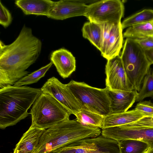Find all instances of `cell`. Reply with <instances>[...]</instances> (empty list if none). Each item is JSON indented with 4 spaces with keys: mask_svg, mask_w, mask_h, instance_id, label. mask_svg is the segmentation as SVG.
<instances>
[{
    "mask_svg": "<svg viewBox=\"0 0 153 153\" xmlns=\"http://www.w3.org/2000/svg\"><path fill=\"white\" fill-rule=\"evenodd\" d=\"M123 30L121 22L113 26L102 56L107 60L119 55L123 43Z\"/></svg>",
    "mask_w": 153,
    "mask_h": 153,
    "instance_id": "e0dca14e",
    "label": "cell"
},
{
    "mask_svg": "<svg viewBox=\"0 0 153 153\" xmlns=\"http://www.w3.org/2000/svg\"><path fill=\"white\" fill-rule=\"evenodd\" d=\"M101 134L118 141L126 139L141 140L153 149V128L124 125L102 129Z\"/></svg>",
    "mask_w": 153,
    "mask_h": 153,
    "instance_id": "9c48e42d",
    "label": "cell"
},
{
    "mask_svg": "<svg viewBox=\"0 0 153 153\" xmlns=\"http://www.w3.org/2000/svg\"></svg>",
    "mask_w": 153,
    "mask_h": 153,
    "instance_id": "d590c367",
    "label": "cell"
},
{
    "mask_svg": "<svg viewBox=\"0 0 153 153\" xmlns=\"http://www.w3.org/2000/svg\"><path fill=\"white\" fill-rule=\"evenodd\" d=\"M135 109L140 112L145 117L153 116V103L150 101H144L139 102Z\"/></svg>",
    "mask_w": 153,
    "mask_h": 153,
    "instance_id": "484cf974",
    "label": "cell"
},
{
    "mask_svg": "<svg viewBox=\"0 0 153 153\" xmlns=\"http://www.w3.org/2000/svg\"><path fill=\"white\" fill-rule=\"evenodd\" d=\"M147 152V153H153V149L151 148H149Z\"/></svg>",
    "mask_w": 153,
    "mask_h": 153,
    "instance_id": "1f68e13d",
    "label": "cell"
},
{
    "mask_svg": "<svg viewBox=\"0 0 153 153\" xmlns=\"http://www.w3.org/2000/svg\"><path fill=\"white\" fill-rule=\"evenodd\" d=\"M107 89L110 103L109 114L127 111L136 102L138 94L135 90L126 91Z\"/></svg>",
    "mask_w": 153,
    "mask_h": 153,
    "instance_id": "4fadbf2b",
    "label": "cell"
},
{
    "mask_svg": "<svg viewBox=\"0 0 153 153\" xmlns=\"http://www.w3.org/2000/svg\"><path fill=\"white\" fill-rule=\"evenodd\" d=\"M102 135L96 137L82 139L49 153H102L109 150L101 141Z\"/></svg>",
    "mask_w": 153,
    "mask_h": 153,
    "instance_id": "7c38bea8",
    "label": "cell"
},
{
    "mask_svg": "<svg viewBox=\"0 0 153 153\" xmlns=\"http://www.w3.org/2000/svg\"><path fill=\"white\" fill-rule=\"evenodd\" d=\"M123 38L139 39L153 35V21L132 25L126 29L123 34Z\"/></svg>",
    "mask_w": 153,
    "mask_h": 153,
    "instance_id": "44dd1931",
    "label": "cell"
},
{
    "mask_svg": "<svg viewBox=\"0 0 153 153\" xmlns=\"http://www.w3.org/2000/svg\"><path fill=\"white\" fill-rule=\"evenodd\" d=\"M125 125L129 126L153 128V116L144 117L135 122Z\"/></svg>",
    "mask_w": 153,
    "mask_h": 153,
    "instance_id": "f1b7e54d",
    "label": "cell"
},
{
    "mask_svg": "<svg viewBox=\"0 0 153 153\" xmlns=\"http://www.w3.org/2000/svg\"><path fill=\"white\" fill-rule=\"evenodd\" d=\"M67 85L83 107L104 117L110 114V103L106 87L97 88L73 80Z\"/></svg>",
    "mask_w": 153,
    "mask_h": 153,
    "instance_id": "8992f818",
    "label": "cell"
},
{
    "mask_svg": "<svg viewBox=\"0 0 153 153\" xmlns=\"http://www.w3.org/2000/svg\"><path fill=\"white\" fill-rule=\"evenodd\" d=\"M75 115L76 120L84 126L102 129L103 126L104 116L92 112L82 107Z\"/></svg>",
    "mask_w": 153,
    "mask_h": 153,
    "instance_id": "ffe728a7",
    "label": "cell"
},
{
    "mask_svg": "<svg viewBox=\"0 0 153 153\" xmlns=\"http://www.w3.org/2000/svg\"><path fill=\"white\" fill-rule=\"evenodd\" d=\"M142 83V87L136 97V102L141 101L147 97H153V69L150 68Z\"/></svg>",
    "mask_w": 153,
    "mask_h": 153,
    "instance_id": "d4e9b609",
    "label": "cell"
},
{
    "mask_svg": "<svg viewBox=\"0 0 153 153\" xmlns=\"http://www.w3.org/2000/svg\"><path fill=\"white\" fill-rule=\"evenodd\" d=\"M82 32L83 37L88 40L100 51L102 41V24L89 21L84 24Z\"/></svg>",
    "mask_w": 153,
    "mask_h": 153,
    "instance_id": "d6986e66",
    "label": "cell"
},
{
    "mask_svg": "<svg viewBox=\"0 0 153 153\" xmlns=\"http://www.w3.org/2000/svg\"><path fill=\"white\" fill-rule=\"evenodd\" d=\"M145 153H147V152H146Z\"/></svg>",
    "mask_w": 153,
    "mask_h": 153,
    "instance_id": "e575fe53",
    "label": "cell"
},
{
    "mask_svg": "<svg viewBox=\"0 0 153 153\" xmlns=\"http://www.w3.org/2000/svg\"><path fill=\"white\" fill-rule=\"evenodd\" d=\"M102 153H113L111 152H104Z\"/></svg>",
    "mask_w": 153,
    "mask_h": 153,
    "instance_id": "d6a6232c",
    "label": "cell"
},
{
    "mask_svg": "<svg viewBox=\"0 0 153 153\" xmlns=\"http://www.w3.org/2000/svg\"><path fill=\"white\" fill-rule=\"evenodd\" d=\"M88 5L79 0H61L55 1L48 17L57 20L70 18L85 16Z\"/></svg>",
    "mask_w": 153,
    "mask_h": 153,
    "instance_id": "8fae6325",
    "label": "cell"
},
{
    "mask_svg": "<svg viewBox=\"0 0 153 153\" xmlns=\"http://www.w3.org/2000/svg\"><path fill=\"white\" fill-rule=\"evenodd\" d=\"M120 153H145L150 148L146 143L135 139L118 141Z\"/></svg>",
    "mask_w": 153,
    "mask_h": 153,
    "instance_id": "7402d4cb",
    "label": "cell"
},
{
    "mask_svg": "<svg viewBox=\"0 0 153 153\" xmlns=\"http://www.w3.org/2000/svg\"><path fill=\"white\" fill-rule=\"evenodd\" d=\"M120 56L134 90L139 92L152 64L146 57L144 50L130 38H126L125 40Z\"/></svg>",
    "mask_w": 153,
    "mask_h": 153,
    "instance_id": "5b68a950",
    "label": "cell"
},
{
    "mask_svg": "<svg viewBox=\"0 0 153 153\" xmlns=\"http://www.w3.org/2000/svg\"><path fill=\"white\" fill-rule=\"evenodd\" d=\"M132 39L144 50L153 48V37L152 36Z\"/></svg>",
    "mask_w": 153,
    "mask_h": 153,
    "instance_id": "f546056e",
    "label": "cell"
},
{
    "mask_svg": "<svg viewBox=\"0 0 153 153\" xmlns=\"http://www.w3.org/2000/svg\"><path fill=\"white\" fill-rule=\"evenodd\" d=\"M105 70L106 88L111 90L126 91L134 90L120 55L107 60Z\"/></svg>",
    "mask_w": 153,
    "mask_h": 153,
    "instance_id": "30bf717a",
    "label": "cell"
},
{
    "mask_svg": "<svg viewBox=\"0 0 153 153\" xmlns=\"http://www.w3.org/2000/svg\"><path fill=\"white\" fill-rule=\"evenodd\" d=\"M151 36L153 37V35L152 36Z\"/></svg>",
    "mask_w": 153,
    "mask_h": 153,
    "instance_id": "836d02e7",
    "label": "cell"
},
{
    "mask_svg": "<svg viewBox=\"0 0 153 153\" xmlns=\"http://www.w3.org/2000/svg\"><path fill=\"white\" fill-rule=\"evenodd\" d=\"M42 93L41 88L26 85L0 88V128L15 125L26 118L28 110Z\"/></svg>",
    "mask_w": 153,
    "mask_h": 153,
    "instance_id": "7a4b0ae2",
    "label": "cell"
},
{
    "mask_svg": "<svg viewBox=\"0 0 153 153\" xmlns=\"http://www.w3.org/2000/svg\"><path fill=\"white\" fill-rule=\"evenodd\" d=\"M42 47L41 40L25 25L11 44L6 45L0 40V89L13 85L28 74L26 70L38 58Z\"/></svg>",
    "mask_w": 153,
    "mask_h": 153,
    "instance_id": "6da1fadb",
    "label": "cell"
},
{
    "mask_svg": "<svg viewBox=\"0 0 153 153\" xmlns=\"http://www.w3.org/2000/svg\"><path fill=\"white\" fill-rule=\"evenodd\" d=\"M124 6L120 0L97 1L88 5L85 16L90 21L103 24H118L123 16Z\"/></svg>",
    "mask_w": 153,
    "mask_h": 153,
    "instance_id": "52a82bcc",
    "label": "cell"
},
{
    "mask_svg": "<svg viewBox=\"0 0 153 153\" xmlns=\"http://www.w3.org/2000/svg\"><path fill=\"white\" fill-rule=\"evenodd\" d=\"M29 114L31 125L45 130L70 120L71 114L52 96L43 92L33 103Z\"/></svg>",
    "mask_w": 153,
    "mask_h": 153,
    "instance_id": "277c9868",
    "label": "cell"
},
{
    "mask_svg": "<svg viewBox=\"0 0 153 153\" xmlns=\"http://www.w3.org/2000/svg\"><path fill=\"white\" fill-rule=\"evenodd\" d=\"M153 21V10L145 9L125 19L121 23L123 30L132 25Z\"/></svg>",
    "mask_w": 153,
    "mask_h": 153,
    "instance_id": "603a6c76",
    "label": "cell"
},
{
    "mask_svg": "<svg viewBox=\"0 0 153 153\" xmlns=\"http://www.w3.org/2000/svg\"><path fill=\"white\" fill-rule=\"evenodd\" d=\"M144 117L142 113L135 109L122 113L109 114L104 117L102 129L134 123Z\"/></svg>",
    "mask_w": 153,
    "mask_h": 153,
    "instance_id": "ac0fdd59",
    "label": "cell"
},
{
    "mask_svg": "<svg viewBox=\"0 0 153 153\" xmlns=\"http://www.w3.org/2000/svg\"><path fill=\"white\" fill-rule=\"evenodd\" d=\"M114 25L111 24H102L103 28L102 37L101 48L100 51L101 55L104 52L106 44L111 33V29Z\"/></svg>",
    "mask_w": 153,
    "mask_h": 153,
    "instance_id": "83f0119b",
    "label": "cell"
},
{
    "mask_svg": "<svg viewBox=\"0 0 153 153\" xmlns=\"http://www.w3.org/2000/svg\"><path fill=\"white\" fill-rule=\"evenodd\" d=\"M45 130L31 125L16 144L13 153H36L41 137Z\"/></svg>",
    "mask_w": 153,
    "mask_h": 153,
    "instance_id": "9a60e30c",
    "label": "cell"
},
{
    "mask_svg": "<svg viewBox=\"0 0 153 153\" xmlns=\"http://www.w3.org/2000/svg\"><path fill=\"white\" fill-rule=\"evenodd\" d=\"M12 20L11 14L9 10L0 1V24L4 28L8 27Z\"/></svg>",
    "mask_w": 153,
    "mask_h": 153,
    "instance_id": "4316f807",
    "label": "cell"
},
{
    "mask_svg": "<svg viewBox=\"0 0 153 153\" xmlns=\"http://www.w3.org/2000/svg\"><path fill=\"white\" fill-rule=\"evenodd\" d=\"M101 134L100 128L84 126L76 120L64 121L45 130L36 153H49L78 140Z\"/></svg>",
    "mask_w": 153,
    "mask_h": 153,
    "instance_id": "3957f363",
    "label": "cell"
},
{
    "mask_svg": "<svg viewBox=\"0 0 153 153\" xmlns=\"http://www.w3.org/2000/svg\"><path fill=\"white\" fill-rule=\"evenodd\" d=\"M51 62L49 63L39 69L28 74L16 82L14 85L15 86H20L30 85L38 82L43 77L46 72L53 64Z\"/></svg>",
    "mask_w": 153,
    "mask_h": 153,
    "instance_id": "cb8c5ba5",
    "label": "cell"
},
{
    "mask_svg": "<svg viewBox=\"0 0 153 153\" xmlns=\"http://www.w3.org/2000/svg\"><path fill=\"white\" fill-rule=\"evenodd\" d=\"M41 88L42 92L52 96L71 114L75 115L83 107L67 84L62 83L55 77L48 79Z\"/></svg>",
    "mask_w": 153,
    "mask_h": 153,
    "instance_id": "ba28073f",
    "label": "cell"
},
{
    "mask_svg": "<svg viewBox=\"0 0 153 153\" xmlns=\"http://www.w3.org/2000/svg\"><path fill=\"white\" fill-rule=\"evenodd\" d=\"M50 58L58 73L63 79L69 77L76 70L75 58L65 49L61 48L53 51Z\"/></svg>",
    "mask_w": 153,
    "mask_h": 153,
    "instance_id": "5bb4252c",
    "label": "cell"
},
{
    "mask_svg": "<svg viewBox=\"0 0 153 153\" xmlns=\"http://www.w3.org/2000/svg\"><path fill=\"white\" fill-rule=\"evenodd\" d=\"M55 2L51 0H16L15 3L26 15L47 17Z\"/></svg>",
    "mask_w": 153,
    "mask_h": 153,
    "instance_id": "2e32d148",
    "label": "cell"
},
{
    "mask_svg": "<svg viewBox=\"0 0 153 153\" xmlns=\"http://www.w3.org/2000/svg\"><path fill=\"white\" fill-rule=\"evenodd\" d=\"M144 50L147 59L152 65L153 64V48Z\"/></svg>",
    "mask_w": 153,
    "mask_h": 153,
    "instance_id": "4dcf8cb0",
    "label": "cell"
}]
</instances>
